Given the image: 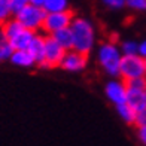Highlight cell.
Listing matches in <instances>:
<instances>
[{
    "label": "cell",
    "mask_w": 146,
    "mask_h": 146,
    "mask_svg": "<svg viewBox=\"0 0 146 146\" xmlns=\"http://www.w3.org/2000/svg\"><path fill=\"white\" fill-rule=\"evenodd\" d=\"M70 31L73 37V48L78 52L88 55L96 46V29L87 18H73L70 24Z\"/></svg>",
    "instance_id": "cell-1"
},
{
    "label": "cell",
    "mask_w": 146,
    "mask_h": 146,
    "mask_svg": "<svg viewBox=\"0 0 146 146\" xmlns=\"http://www.w3.org/2000/svg\"><path fill=\"white\" fill-rule=\"evenodd\" d=\"M122 58V52L119 45L108 40L103 42L97 49V61L106 75L110 78H119V63Z\"/></svg>",
    "instance_id": "cell-2"
},
{
    "label": "cell",
    "mask_w": 146,
    "mask_h": 146,
    "mask_svg": "<svg viewBox=\"0 0 146 146\" xmlns=\"http://www.w3.org/2000/svg\"><path fill=\"white\" fill-rule=\"evenodd\" d=\"M14 17L17 18V21L21 24L24 29L37 33V31H40L42 27H43V21H45L46 12H45L43 8H40V6H35V5L29 3L24 9H21Z\"/></svg>",
    "instance_id": "cell-3"
},
{
    "label": "cell",
    "mask_w": 146,
    "mask_h": 146,
    "mask_svg": "<svg viewBox=\"0 0 146 146\" xmlns=\"http://www.w3.org/2000/svg\"><path fill=\"white\" fill-rule=\"evenodd\" d=\"M145 66L143 58L134 54V55H122L121 63H119V78L122 81L128 82L137 78H145Z\"/></svg>",
    "instance_id": "cell-4"
},
{
    "label": "cell",
    "mask_w": 146,
    "mask_h": 146,
    "mask_svg": "<svg viewBox=\"0 0 146 146\" xmlns=\"http://www.w3.org/2000/svg\"><path fill=\"white\" fill-rule=\"evenodd\" d=\"M127 84V102L136 112L146 108V76L137 78Z\"/></svg>",
    "instance_id": "cell-5"
},
{
    "label": "cell",
    "mask_w": 146,
    "mask_h": 146,
    "mask_svg": "<svg viewBox=\"0 0 146 146\" xmlns=\"http://www.w3.org/2000/svg\"><path fill=\"white\" fill-rule=\"evenodd\" d=\"M73 18L75 17H73L70 9L63 11V12H49V14H46V17H45L42 30H43L45 35L51 36V35H54L55 31H58V30L70 27Z\"/></svg>",
    "instance_id": "cell-6"
},
{
    "label": "cell",
    "mask_w": 146,
    "mask_h": 146,
    "mask_svg": "<svg viewBox=\"0 0 146 146\" xmlns=\"http://www.w3.org/2000/svg\"><path fill=\"white\" fill-rule=\"evenodd\" d=\"M66 54V49L61 48L51 36L46 35L45 37V51H43V60L39 67L42 69H54L60 67L61 60Z\"/></svg>",
    "instance_id": "cell-7"
},
{
    "label": "cell",
    "mask_w": 146,
    "mask_h": 146,
    "mask_svg": "<svg viewBox=\"0 0 146 146\" xmlns=\"http://www.w3.org/2000/svg\"><path fill=\"white\" fill-rule=\"evenodd\" d=\"M104 96L112 104H122L127 102V84L121 78H112L104 87Z\"/></svg>",
    "instance_id": "cell-8"
},
{
    "label": "cell",
    "mask_w": 146,
    "mask_h": 146,
    "mask_svg": "<svg viewBox=\"0 0 146 146\" xmlns=\"http://www.w3.org/2000/svg\"><path fill=\"white\" fill-rule=\"evenodd\" d=\"M87 64H88V55L82 54V52H78L75 49H69V51H66L60 67L64 69L66 72L78 73L87 67Z\"/></svg>",
    "instance_id": "cell-9"
},
{
    "label": "cell",
    "mask_w": 146,
    "mask_h": 146,
    "mask_svg": "<svg viewBox=\"0 0 146 146\" xmlns=\"http://www.w3.org/2000/svg\"><path fill=\"white\" fill-rule=\"evenodd\" d=\"M36 33L35 31H31V30H27V29H21L14 37H11L9 39V45L15 49H27L29 48V45L30 42L33 40V37H35Z\"/></svg>",
    "instance_id": "cell-10"
},
{
    "label": "cell",
    "mask_w": 146,
    "mask_h": 146,
    "mask_svg": "<svg viewBox=\"0 0 146 146\" xmlns=\"http://www.w3.org/2000/svg\"><path fill=\"white\" fill-rule=\"evenodd\" d=\"M45 37L46 35H40V33H36L35 37H33V40L30 42L27 51L33 55L35 58V61L37 66H40L42 60H43V51H45Z\"/></svg>",
    "instance_id": "cell-11"
},
{
    "label": "cell",
    "mask_w": 146,
    "mask_h": 146,
    "mask_svg": "<svg viewBox=\"0 0 146 146\" xmlns=\"http://www.w3.org/2000/svg\"><path fill=\"white\" fill-rule=\"evenodd\" d=\"M9 61L12 64L18 66V67H24V69H30L33 66H36L35 58H33V55L27 49H15L12 52Z\"/></svg>",
    "instance_id": "cell-12"
},
{
    "label": "cell",
    "mask_w": 146,
    "mask_h": 146,
    "mask_svg": "<svg viewBox=\"0 0 146 146\" xmlns=\"http://www.w3.org/2000/svg\"><path fill=\"white\" fill-rule=\"evenodd\" d=\"M115 109H116L118 116L121 118L125 124H128V125H136V116H137V112L133 109L128 103L118 104V106H115Z\"/></svg>",
    "instance_id": "cell-13"
},
{
    "label": "cell",
    "mask_w": 146,
    "mask_h": 146,
    "mask_svg": "<svg viewBox=\"0 0 146 146\" xmlns=\"http://www.w3.org/2000/svg\"><path fill=\"white\" fill-rule=\"evenodd\" d=\"M51 37L54 39V40H55L60 46H61V48H64L66 51H69V49L73 48V37H72L70 27L55 31L54 35H51Z\"/></svg>",
    "instance_id": "cell-14"
},
{
    "label": "cell",
    "mask_w": 146,
    "mask_h": 146,
    "mask_svg": "<svg viewBox=\"0 0 146 146\" xmlns=\"http://www.w3.org/2000/svg\"><path fill=\"white\" fill-rule=\"evenodd\" d=\"M46 14L49 12H63L69 9V0H46L43 5Z\"/></svg>",
    "instance_id": "cell-15"
},
{
    "label": "cell",
    "mask_w": 146,
    "mask_h": 146,
    "mask_svg": "<svg viewBox=\"0 0 146 146\" xmlns=\"http://www.w3.org/2000/svg\"><path fill=\"white\" fill-rule=\"evenodd\" d=\"M119 49H121L122 55H134L137 54V49H139V42L136 40H124L119 43Z\"/></svg>",
    "instance_id": "cell-16"
},
{
    "label": "cell",
    "mask_w": 146,
    "mask_h": 146,
    "mask_svg": "<svg viewBox=\"0 0 146 146\" xmlns=\"http://www.w3.org/2000/svg\"><path fill=\"white\" fill-rule=\"evenodd\" d=\"M12 52H14V48L9 45L8 40H5V37L0 35V61H5V60H9Z\"/></svg>",
    "instance_id": "cell-17"
},
{
    "label": "cell",
    "mask_w": 146,
    "mask_h": 146,
    "mask_svg": "<svg viewBox=\"0 0 146 146\" xmlns=\"http://www.w3.org/2000/svg\"><path fill=\"white\" fill-rule=\"evenodd\" d=\"M14 17L9 6V0H0V25L5 24L9 18Z\"/></svg>",
    "instance_id": "cell-18"
},
{
    "label": "cell",
    "mask_w": 146,
    "mask_h": 146,
    "mask_svg": "<svg viewBox=\"0 0 146 146\" xmlns=\"http://www.w3.org/2000/svg\"><path fill=\"white\" fill-rule=\"evenodd\" d=\"M125 6L134 12H146V0H125Z\"/></svg>",
    "instance_id": "cell-19"
},
{
    "label": "cell",
    "mask_w": 146,
    "mask_h": 146,
    "mask_svg": "<svg viewBox=\"0 0 146 146\" xmlns=\"http://www.w3.org/2000/svg\"><path fill=\"white\" fill-rule=\"evenodd\" d=\"M100 2L109 11H119L125 8V0H100Z\"/></svg>",
    "instance_id": "cell-20"
},
{
    "label": "cell",
    "mask_w": 146,
    "mask_h": 146,
    "mask_svg": "<svg viewBox=\"0 0 146 146\" xmlns=\"http://www.w3.org/2000/svg\"><path fill=\"white\" fill-rule=\"evenodd\" d=\"M29 3H30V0H9V6H11V11L14 15L18 14L21 9H24Z\"/></svg>",
    "instance_id": "cell-21"
},
{
    "label": "cell",
    "mask_w": 146,
    "mask_h": 146,
    "mask_svg": "<svg viewBox=\"0 0 146 146\" xmlns=\"http://www.w3.org/2000/svg\"><path fill=\"white\" fill-rule=\"evenodd\" d=\"M137 139L143 146H146V125H139L137 127Z\"/></svg>",
    "instance_id": "cell-22"
},
{
    "label": "cell",
    "mask_w": 146,
    "mask_h": 146,
    "mask_svg": "<svg viewBox=\"0 0 146 146\" xmlns=\"http://www.w3.org/2000/svg\"><path fill=\"white\" fill-rule=\"evenodd\" d=\"M137 54L140 55L142 58H146V39H145V40H142L140 43H139V49H137Z\"/></svg>",
    "instance_id": "cell-23"
},
{
    "label": "cell",
    "mask_w": 146,
    "mask_h": 146,
    "mask_svg": "<svg viewBox=\"0 0 146 146\" xmlns=\"http://www.w3.org/2000/svg\"><path fill=\"white\" fill-rule=\"evenodd\" d=\"M45 2H46V0H30V3H31V5H35V6H40V8H43Z\"/></svg>",
    "instance_id": "cell-24"
},
{
    "label": "cell",
    "mask_w": 146,
    "mask_h": 146,
    "mask_svg": "<svg viewBox=\"0 0 146 146\" xmlns=\"http://www.w3.org/2000/svg\"><path fill=\"white\" fill-rule=\"evenodd\" d=\"M143 66H145V75H146V58H143Z\"/></svg>",
    "instance_id": "cell-25"
},
{
    "label": "cell",
    "mask_w": 146,
    "mask_h": 146,
    "mask_svg": "<svg viewBox=\"0 0 146 146\" xmlns=\"http://www.w3.org/2000/svg\"><path fill=\"white\" fill-rule=\"evenodd\" d=\"M145 112H146V108H145Z\"/></svg>",
    "instance_id": "cell-26"
}]
</instances>
